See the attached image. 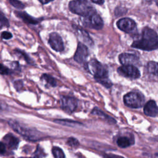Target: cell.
Here are the masks:
<instances>
[{
    "label": "cell",
    "instance_id": "6da1fadb",
    "mask_svg": "<svg viewBox=\"0 0 158 158\" xmlns=\"http://www.w3.org/2000/svg\"><path fill=\"white\" fill-rule=\"evenodd\" d=\"M131 47L148 51L156 49L158 48V35L154 30L145 27L143 30L141 38L134 41Z\"/></svg>",
    "mask_w": 158,
    "mask_h": 158
},
{
    "label": "cell",
    "instance_id": "7a4b0ae2",
    "mask_svg": "<svg viewBox=\"0 0 158 158\" xmlns=\"http://www.w3.org/2000/svg\"><path fill=\"white\" fill-rule=\"evenodd\" d=\"M86 67L98 82L106 88H110L112 86V83L108 78V71L101 62L93 59L87 63Z\"/></svg>",
    "mask_w": 158,
    "mask_h": 158
},
{
    "label": "cell",
    "instance_id": "3957f363",
    "mask_svg": "<svg viewBox=\"0 0 158 158\" xmlns=\"http://www.w3.org/2000/svg\"><path fill=\"white\" fill-rule=\"evenodd\" d=\"M8 123L15 132L18 133L30 141H35L43 138L42 133L36 130L30 128L22 125L14 120H9L8 121Z\"/></svg>",
    "mask_w": 158,
    "mask_h": 158
},
{
    "label": "cell",
    "instance_id": "277c9868",
    "mask_svg": "<svg viewBox=\"0 0 158 158\" xmlns=\"http://www.w3.org/2000/svg\"><path fill=\"white\" fill-rule=\"evenodd\" d=\"M69 8L72 13L83 17L88 15L96 10L86 1L82 0H73L70 1L69 4Z\"/></svg>",
    "mask_w": 158,
    "mask_h": 158
},
{
    "label": "cell",
    "instance_id": "5b68a950",
    "mask_svg": "<svg viewBox=\"0 0 158 158\" xmlns=\"http://www.w3.org/2000/svg\"><path fill=\"white\" fill-rule=\"evenodd\" d=\"M123 101L125 104L128 107L131 108H139L144 104V97L139 92L131 91L124 96Z\"/></svg>",
    "mask_w": 158,
    "mask_h": 158
},
{
    "label": "cell",
    "instance_id": "8992f818",
    "mask_svg": "<svg viewBox=\"0 0 158 158\" xmlns=\"http://www.w3.org/2000/svg\"><path fill=\"white\" fill-rule=\"evenodd\" d=\"M82 23L85 27L96 30L101 29L104 25L102 19L96 10L88 15L83 17Z\"/></svg>",
    "mask_w": 158,
    "mask_h": 158
},
{
    "label": "cell",
    "instance_id": "52a82bcc",
    "mask_svg": "<svg viewBox=\"0 0 158 158\" xmlns=\"http://www.w3.org/2000/svg\"><path fill=\"white\" fill-rule=\"evenodd\" d=\"M117 72L123 77L132 79H136L140 77L139 70L132 65H123L117 69Z\"/></svg>",
    "mask_w": 158,
    "mask_h": 158
},
{
    "label": "cell",
    "instance_id": "ba28073f",
    "mask_svg": "<svg viewBox=\"0 0 158 158\" xmlns=\"http://www.w3.org/2000/svg\"><path fill=\"white\" fill-rule=\"evenodd\" d=\"M61 107L66 112L71 114L73 112L77 107L76 99L69 96H62L60 99Z\"/></svg>",
    "mask_w": 158,
    "mask_h": 158
},
{
    "label": "cell",
    "instance_id": "9c48e42d",
    "mask_svg": "<svg viewBox=\"0 0 158 158\" xmlns=\"http://www.w3.org/2000/svg\"><path fill=\"white\" fill-rule=\"evenodd\" d=\"M48 43L51 48L57 52H61L64 50V46L61 36L57 33L53 32L49 35Z\"/></svg>",
    "mask_w": 158,
    "mask_h": 158
},
{
    "label": "cell",
    "instance_id": "30bf717a",
    "mask_svg": "<svg viewBox=\"0 0 158 158\" xmlns=\"http://www.w3.org/2000/svg\"><path fill=\"white\" fill-rule=\"evenodd\" d=\"M117 27L122 31L126 33H131L136 28L135 22L130 18H122L117 22Z\"/></svg>",
    "mask_w": 158,
    "mask_h": 158
},
{
    "label": "cell",
    "instance_id": "8fae6325",
    "mask_svg": "<svg viewBox=\"0 0 158 158\" xmlns=\"http://www.w3.org/2000/svg\"><path fill=\"white\" fill-rule=\"evenodd\" d=\"M88 56V49L86 46L83 43L79 42L77 48V50L74 54L73 59L78 63L81 64L84 62Z\"/></svg>",
    "mask_w": 158,
    "mask_h": 158
},
{
    "label": "cell",
    "instance_id": "7c38bea8",
    "mask_svg": "<svg viewBox=\"0 0 158 158\" xmlns=\"http://www.w3.org/2000/svg\"><path fill=\"white\" fill-rule=\"evenodd\" d=\"M119 60L122 65H132L137 64L139 61V57L135 54L131 53H122L118 56Z\"/></svg>",
    "mask_w": 158,
    "mask_h": 158
},
{
    "label": "cell",
    "instance_id": "4fadbf2b",
    "mask_svg": "<svg viewBox=\"0 0 158 158\" xmlns=\"http://www.w3.org/2000/svg\"><path fill=\"white\" fill-rule=\"evenodd\" d=\"M145 115L149 117H156L158 114V107L153 100L149 101L144 106Z\"/></svg>",
    "mask_w": 158,
    "mask_h": 158
},
{
    "label": "cell",
    "instance_id": "5bb4252c",
    "mask_svg": "<svg viewBox=\"0 0 158 158\" xmlns=\"http://www.w3.org/2000/svg\"><path fill=\"white\" fill-rule=\"evenodd\" d=\"M73 27L76 31L77 36L83 43H86L88 45H89V46H92L93 44V40L90 38L88 33L85 30L80 28L77 25H73Z\"/></svg>",
    "mask_w": 158,
    "mask_h": 158
},
{
    "label": "cell",
    "instance_id": "9a60e30c",
    "mask_svg": "<svg viewBox=\"0 0 158 158\" xmlns=\"http://www.w3.org/2000/svg\"><path fill=\"white\" fill-rule=\"evenodd\" d=\"M15 15L19 18H20L24 22L29 23V24H33L35 25L40 22L41 19H36L30 15L28 14L26 12H22V11H15L14 12Z\"/></svg>",
    "mask_w": 158,
    "mask_h": 158
},
{
    "label": "cell",
    "instance_id": "2e32d148",
    "mask_svg": "<svg viewBox=\"0 0 158 158\" xmlns=\"http://www.w3.org/2000/svg\"><path fill=\"white\" fill-rule=\"evenodd\" d=\"M5 145H6L9 149H15L17 148L19 143V140L12 134H7L4 138Z\"/></svg>",
    "mask_w": 158,
    "mask_h": 158
},
{
    "label": "cell",
    "instance_id": "e0dca14e",
    "mask_svg": "<svg viewBox=\"0 0 158 158\" xmlns=\"http://www.w3.org/2000/svg\"><path fill=\"white\" fill-rule=\"evenodd\" d=\"M91 114L95 115H97L98 117L101 118L102 119H104V120H106V122H107L109 123H115V120L112 118L110 117V116L106 115L105 113H104L102 111L100 110L99 109H98V108H94Z\"/></svg>",
    "mask_w": 158,
    "mask_h": 158
},
{
    "label": "cell",
    "instance_id": "ac0fdd59",
    "mask_svg": "<svg viewBox=\"0 0 158 158\" xmlns=\"http://www.w3.org/2000/svg\"><path fill=\"white\" fill-rule=\"evenodd\" d=\"M54 122L58 124L70 127H79L82 125V123L79 122L67 119H57L55 120Z\"/></svg>",
    "mask_w": 158,
    "mask_h": 158
},
{
    "label": "cell",
    "instance_id": "d6986e66",
    "mask_svg": "<svg viewBox=\"0 0 158 158\" xmlns=\"http://www.w3.org/2000/svg\"><path fill=\"white\" fill-rule=\"evenodd\" d=\"M117 145L122 148H127L132 144L130 139L125 136L119 137L117 140Z\"/></svg>",
    "mask_w": 158,
    "mask_h": 158
},
{
    "label": "cell",
    "instance_id": "ffe728a7",
    "mask_svg": "<svg viewBox=\"0 0 158 158\" xmlns=\"http://www.w3.org/2000/svg\"><path fill=\"white\" fill-rule=\"evenodd\" d=\"M147 68L150 73L158 76V62L150 61L148 63Z\"/></svg>",
    "mask_w": 158,
    "mask_h": 158
},
{
    "label": "cell",
    "instance_id": "44dd1931",
    "mask_svg": "<svg viewBox=\"0 0 158 158\" xmlns=\"http://www.w3.org/2000/svg\"><path fill=\"white\" fill-rule=\"evenodd\" d=\"M41 79L42 80H44V81H46V83L48 85H50L51 86L54 87L57 85L56 80L54 77H52V76H51L48 74H46V73L43 74L41 77Z\"/></svg>",
    "mask_w": 158,
    "mask_h": 158
},
{
    "label": "cell",
    "instance_id": "7402d4cb",
    "mask_svg": "<svg viewBox=\"0 0 158 158\" xmlns=\"http://www.w3.org/2000/svg\"><path fill=\"white\" fill-rule=\"evenodd\" d=\"M52 152L54 158H65L64 151L59 147H54L52 149Z\"/></svg>",
    "mask_w": 158,
    "mask_h": 158
},
{
    "label": "cell",
    "instance_id": "603a6c76",
    "mask_svg": "<svg viewBox=\"0 0 158 158\" xmlns=\"http://www.w3.org/2000/svg\"><path fill=\"white\" fill-rule=\"evenodd\" d=\"M9 23L4 14L0 11V30L4 27H9Z\"/></svg>",
    "mask_w": 158,
    "mask_h": 158
},
{
    "label": "cell",
    "instance_id": "cb8c5ba5",
    "mask_svg": "<svg viewBox=\"0 0 158 158\" xmlns=\"http://www.w3.org/2000/svg\"><path fill=\"white\" fill-rule=\"evenodd\" d=\"M9 1L11 5L17 9H22L25 7V5L19 0H9Z\"/></svg>",
    "mask_w": 158,
    "mask_h": 158
},
{
    "label": "cell",
    "instance_id": "d4e9b609",
    "mask_svg": "<svg viewBox=\"0 0 158 158\" xmlns=\"http://www.w3.org/2000/svg\"><path fill=\"white\" fill-rule=\"evenodd\" d=\"M67 144L72 148H77L79 145V142L78 139H77L75 138H70L67 141Z\"/></svg>",
    "mask_w": 158,
    "mask_h": 158
},
{
    "label": "cell",
    "instance_id": "484cf974",
    "mask_svg": "<svg viewBox=\"0 0 158 158\" xmlns=\"http://www.w3.org/2000/svg\"><path fill=\"white\" fill-rule=\"evenodd\" d=\"M11 72H12L11 70L9 68L0 64V74L1 75H9L10 73H11Z\"/></svg>",
    "mask_w": 158,
    "mask_h": 158
},
{
    "label": "cell",
    "instance_id": "4316f807",
    "mask_svg": "<svg viewBox=\"0 0 158 158\" xmlns=\"http://www.w3.org/2000/svg\"><path fill=\"white\" fill-rule=\"evenodd\" d=\"M16 52L18 53V54H20L23 57V59L27 61V62H28V63H30V62H31V59H30V57H28V56L27 54H25V53L24 52V51H22L19 50V49H17V50H16Z\"/></svg>",
    "mask_w": 158,
    "mask_h": 158
},
{
    "label": "cell",
    "instance_id": "83f0119b",
    "mask_svg": "<svg viewBox=\"0 0 158 158\" xmlns=\"http://www.w3.org/2000/svg\"><path fill=\"white\" fill-rule=\"evenodd\" d=\"M1 37L3 39H5V40H9V39L12 38V35L10 32L5 31H3L1 33Z\"/></svg>",
    "mask_w": 158,
    "mask_h": 158
},
{
    "label": "cell",
    "instance_id": "f1b7e54d",
    "mask_svg": "<svg viewBox=\"0 0 158 158\" xmlns=\"http://www.w3.org/2000/svg\"><path fill=\"white\" fill-rule=\"evenodd\" d=\"M14 87L15 88V89L19 91L20 89H21V88L23 86V81L22 80H16L14 83Z\"/></svg>",
    "mask_w": 158,
    "mask_h": 158
},
{
    "label": "cell",
    "instance_id": "f546056e",
    "mask_svg": "<svg viewBox=\"0 0 158 158\" xmlns=\"http://www.w3.org/2000/svg\"><path fill=\"white\" fill-rule=\"evenodd\" d=\"M42 154L43 153H41V152L40 151V149H37L36 152L34 153L32 158H43Z\"/></svg>",
    "mask_w": 158,
    "mask_h": 158
},
{
    "label": "cell",
    "instance_id": "4dcf8cb0",
    "mask_svg": "<svg viewBox=\"0 0 158 158\" xmlns=\"http://www.w3.org/2000/svg\"><path fill=\"white\" fill-rule=\"evenodd\" d=\"M6 151V145L4 143L0 141V154H4Z\"/></svg>",
    "mask_w": 158,
    "mask_h": 158
},
{
    "label": "cell",
    "instance_id": "1f68e13d",
    "mask_svg": "<svg viewBox=\"0 0 158 158\" xmlns=\"http://www.w3.org/2000/svg\"><path fill=\"white\" fill-rule=\"evenodd\" d=\"M106 157L107 158H124L122 156H116V155H113V154H108L106 156Z\"/></svg>",
    "mask_w": 158,
    "mask_h": 158
},
{
    "label": "cell",
    "instance_id": "d6a6232c",
    "mask_svg": "<svg viewBox=\"0 0 158 158\" xmlns=\"http://www.w3.org/2000/svg\"><path fill=\"white\" fill-rule=\"evenodd\" d=\"M91 1L97 4H102L104 2V0H91Z\"/></svg>",
    "mask_w": 158,
    "mask_h": 158
},
{
    "label": "cell",
    "instance_id": "836d02e7",
    "mask_svg": "<svg viewBox=\"0 0 158 158\" xmlns=\"http://www.w3.org/2000/svg\"><path fill=\"white\" fill-rule=\"evenodd\" d=\"M42 4H48L51 1H52L53 0H38Z\"/></svg>",
    "mask_w": 158,
    "mask_h": 158
},
{
    "label": "cell",
    "instance_id": "e575fe53",
    "mask_svg": "<svg viewBox=\"0 0 158 158\" xmlns=\"http://www.w3.org/2000/svg\"><path fill=\"white\" fill-rule=\"evenodd\" d=\"M152 0H144V1H146V2H151Z\"/></svg>",
    "mask_w": 158,
    "mask_h": 158
},
{
    "label": "cell",
    "instance_id": "d590c367",
    "mask_svg": "<svg viewBox=\"0 0 158 158\" xmlns=\"http://www.w3.org/2000/svg\"><path fill=\"white\" fill-rule=\"evenodd\" d=\"M1 110V107L0 106V110Z\"/></svg>",
    "mask_w": 158,
    "mask_h": 158
},
{
    "label": "cell",
    "instance_id": "8d00e7d4",
    "mask_svg": "<svg viewBox=\"0 0 158 158\" xmlns=\"http://www.w3.org/2000/svg\"><path fill=\"white\" fill-rule=\"evenodd\" d=\"M82 1H86V0H82Z\"/></svg>",
    "mask_w": 158,
    "mask_h": 158
}]
</instances>
